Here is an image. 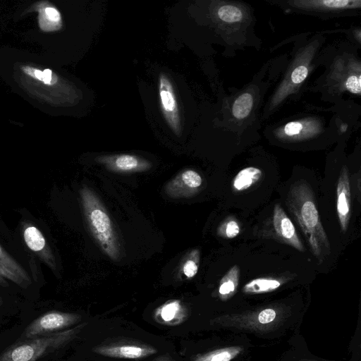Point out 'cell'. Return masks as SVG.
Masks as SVG:
<instances>
[{
  "label": "cell",
  "mask_w": 361,
  "mask_h": 361,
  "mask_svg": "<svg viewBox=\"0 0 361 361\" xmlns=\"http://www.w3.org/2000/svg\"><path fill=\"white\" fill-rule=\"evenodd\" d=\"M286 203L300 225L311 252L319 262H322L330 255V243L310 185L305 180L294 183L290 188Z\"/></svg>",
  "instance_id": "6da1fadb"
},
{
  "label": "cell",
  "mask_w": 361,
  "mask_h": 361,
  "mask_svg": "<svg viewBox=\"0 0 361 361\" xmlns=\"http://www.w3.org/2000/svg\"><path fill=\"white\" fill-rule=\"evenodd\" d=\"M87 224L103 252L111 259L120 258V245L111 218L97 196L88 188L80 190Z\"/></svg>",
  "instance_id": "7a4b0ae2"
},
{
  "label": "cell",
  "mask_w": 361,
  "mask_h": 361,
  "mask_svg": "<svg viewBox=\"0 0 361 361\" xmlns=\"http://www.w3.org/2000/svg\"><path fill=\"white\" fill-rule=\"evenodd\" d=\"M72 333L68 331L23 339L2 353L0 361H38L64 344Z\"/></svg>",
  "instance_id": "3957f363"
},
{
  "label": "cell",
  "mask_w": 361,
  "mask_h": 361,
  "mask_svg": "<svg viewBox=\"0 0 361 361\" xmlns=\"http://www.w3.org/2000/svg\"><path fill=\"white\" fill-rule=\"evenodd\" d=\"M78 316L58 311H50L39 316L32 322L25 329L23 339L33 338L54 334L73 324Z\"/></svg>",
  "instance_id": "277c9868"
},
{
  "label": "cell",
  "mask_w": 361,
  "mask_h": 361,
  "mask_svg": "<svg viewBox=\"0 0 361 361\" xmlns=\"http://www.w3.org/2000/svg\"><path fill=\"white\" fill-rule=\"evenodd\" d=\"M159 94L161 110L165 120L176 135L180 134V111L173 84L168 76L161 73L159 78Z\"/></svg>",
  "instance_id": "5b68a950"
},
{
  "label": "cell",
  "mask_w": 361,
  "mask_h": 361,
  "mask_svg": "<svg viewBox=\"0 0 361 361\" xmlns=\"http://www.w3.org/2000/svg\"><path fill=\"white\" fill-rule=\"evenodd\" d=\"M312 53L305 52L298 58L293 65V68L287 73L278 91L272 99V107L281 102L287 95L305 81L308 74V64Z\"/></svg>",
  "instance_id": "8992f818"
},
{
  "label": "cell",
  "mask_w": 361,
  "mask_h": 361,
  "mask_svg": "<svg viewBox=\"0 0 361 361\" xmlns=\"http://www.w3.org/2000/svg\"><path fill=\"white\" fill-rule=\"evenodd\" d=\"M23 235L25 245L52 271L56 270L54 255L42 233L34 225L25 223Z\"/></svg>",
  "instance_id": "52a82bcc"
},
{
  "label": "cell",
  "mask_w": 361,
  "mask_h": 361,
  "mask_svg": "<svg viewBox=\"0 0 361 361\" xmlns=\"http://www.w3.org/2000/svg\"><path fill=\"white\" fill-rule=\"evenodd\" d=\"M202 184L201 176L194 170L187 169L167 183L165 192L171 197H187L194 194Z\"/></svg>",
  "instance_id": "ba28073f"
},
{
  "label": "cell",
  "mask_w": 361,
  "mask_h": 361,
  "mask_svg": "<svg viewBox=\"0 0 361 361\" xmlns=\"http://www.w3.org/2000/svg\"><path fill=\"white\" fill-rule=\"evenodd\" d=\"M336 209L343 232L348 229L350 219V186L348 171L345 166L341 170L336 188Z\"/></svg>",
  "instance_id": "9c48e42d"
},
{
  "label": "cell",
  "mask_w": 361,
  "mask_h": 361,
  "mask_svg": "<svg viewBox=\"0 0 361 361\" xmlns=\"http://www.w3.org/2000/svg\"><path fill=\"white\" fill-rule=\"evenodd\" d=\"M273 226L276 235L283 241L300 252L305 250L293 222L279 204L274 207Z\"/></svg>",
  "instance_id": "30bf717a"
},
{
  "label": "cell",
  "mask_w": 361,
  "mask_h": 361,
  "mask_svg": "<svg viewBox=\"0 0 361 361\" xmlns=\"http://www.w3.org/2000/svg\"><path fill=\"white\" fill-rule=\"evenodd\" d=\"M97 161L104 164L109 170L117 173L145 171L152 166L151 163L147 160L131 154L102 157Z\"/></svg>",
  "instance_id": "8fae6325"
},
{
  "label": "cell",
  "mask_w": 361,
  "mask_h": 361,
  "mask_svg": "<svg viewBox=\"0 0 361 361\" xmlns=\"http://www.w3.org/2000/svg\"><path fill=\"white\" fill-rule=\"evenodd\" d=\"M0 271L7 279L22 288L31 284V279L25 269L0 245Z\"/></svg>",
  "instance_id": "7c38bea8"
},
{
  "label": "cell",
  "mask_w": 361,
  "mask_h": 361,
  "mask_svg": "<svg viewBox=\"0 0 361 361\" xmlns=\"http://www.w3.org/2000/svg\"><path fill=\"white\" fill-rule=\"evenodd\" d=\"M293 6L316 11H341L360 7V0H305L290 1Z\"/></svg>",
  "instance_id": "4fadbf2b"
},
{
  "label": "cell",
  "mask_w": 361,
  "mask_h": 361,
  "mask_svg": "<svg viewBox=\"0 0 361 361\" xmlns=\"http://www.w3.org/2000/svg\"><path fill=\"white\" fill-rule=\"evenodd\" d=\"M94 351L106 357L136 359L152 355L157 352L154 348H142L136 345H121L101 347Z\"/></svg>",
  "instance_id": "5bb4252c"
},
{
  "label": "cell",
  "mask_w": 361,
  "mask_h": 361,
  "mask_svg": "<svg viewBox=\"0 0 361 361\" xmlns=\"http://www.w3.org/2000/svg\"><path fill=\"white\" fill-rule=\"evenodd\" d=\"M38 23L44 32H52L59 30L62 26L60 12L54 6L40 5L38 7Z\"/></svg>",
  "instance_id": "9a60e30c"
},
{
  "label": "cell",
  "mask_w": 361,
  "mask_h": 361,
  "mask_svg": "<svg viewBox=\"0 0 361 361\" xmlns=\"http://www.w3.org/2000/svg\"><path fill=\"white\" fill-rule=\"evenodd\" d=\"M262 176L260 169L248 166L240 170L233 180V188L235 191L246 190L258 182Z\"/></svg>",
  "instance_id": "2e32d148"
},
{
  "label": "cell",
  "mask_w": 361,
  "mask_h": 361,
  "mask_svg": "<svg viewBox=\"0 0 361 361\" xmlns=\"http://www.w3.org/2000/svg\"><path fill=\"white\" fill-rule=\"evenodd\" d=\"M239 277L240 268L238 265L233 266L222 277L218 290L219 297L222 300H228L235 293Z\"/></svg>",
  "instance_id": "e0dca14e"
},
{
  "label": "cell",
  "mask_w": 361,
  "mask_h": 361,
  "mask_svg": "<svg viewBox=\"0 0 361 361\" xmlns=\"http://www.w3.org/2000/svg\"><path fill=\"white\" fill-rule=\"evenodd\" d=\"M281 286V281L274 278H257L247 283L243 291L247 294H260L272 292Z\"/></svg>",
  "instance_id": "ac0fdd59"
},
{
  "label": "cell",
  "mask_w": 361,
  "mask_h": 361,
  "mask_svg": "<svg viewBox=\"0 0 361 361\" xmlns=\"http://www.w3.org/2000/svg\"><path fill=\"white\" fill-rule=\"evenodd\" d=\"M318 131L319 128L315 124L292 121L283 127L282 134L284 137L296 139L310 137Z\"/></svg>",
  "instance_id": "d6986e66"
},
{
  "label": "cell",
  "mask_w": 361,
  "mask_h": 361,
  "mask_svg": "<svg viewBox=\"0 0 361 361\" xmlns=\"http://www.w3.org/2000/svg\"><path fill=\"white\" fill-rule=\"evenodd\" d=\"M240 346L222 348L203 355L196 356L194 361H231L241 353Z\"/></svg>",
  "instance_id": "ffe728a7"
},
{
  "label": "cell",
  "mask_w": 361,
  "mask_h": 361,
  "mask_svg": "<svg viewBox=\"0 0 361 361\" xmlns=\"http://www.w3.org/2000/svg\"><path fill=\"white\" fill-rule=\"evenodd\" d=\"M254 103L253 96L246 92L238 96L232 105V114L238 119L246 118L250 113Z\"/></svg>",
  "instance_id": "44dd1931"
},
{
  "label": "cell",
  "mask_w": 361,
  "mask_h": 361,
  "mask_svg": "<svg viewBox=\"0 0 361 361\" xmlns=\"http://www.w3.org/2000/svg\"><path fill=\"white\" fill-rule=\"evenodd\" d=\"M21 70L26 75L41 81L46 85H54L57 82L56 76L49 68L41 71L30 66H23Z\"/></svg>",
  "instance_id": "7402d4cb"
},
{
  "label": "cell",
  "mask_w": 361,
  "mask_h": 361,
  "mask_svg": "<svg viewBox=\"0 0 361 361\" xmlns=\"http://www.w3.org/2000/svg\"><path fill=\"white\" fill-rule=\"evenodd\" d=\"M217 15L220 20L226 23H236L243 19L241 9L233 5H224L219 8Z\"/></svg>",
  "instance_id": "603a6c76"
},
{
  "label": "cell",
  "mask_w": 361,
  "mask_h": 361,
  "mask_svg": "<svg viewBox=\"0 0 361 361\" xmlns=\"http://www.w3.org/2000/svg\"><path fill=\"white\" fill-rule=\"evenodd\" d=\"M240 228L236 220L228 219L224 222L218 230L219 235L232 239L238 236L240 233Z\"/></svg>",
  "instance_id": "cb8c5ba5"
},
{
  "label": "cell",
  "mask_w": 361,
  "mask_h": 361,
  "mask_svg": "<svg viewBox=\"0 0 361 361\" xmlns=\"http://www.w3.org/2000/svg\"><path fill=\"white\" fill-rule=\"evenodd\" d=\"M192 257L188 258L183 265V272L188 278H192L196 275L199 267V252L195 250Z\"/></svg>",
  "instance_id": "d4e9b609"
},
{
  "label": "cell",
  "mask_w": 361,
  "mask_h": 361,
  "mask_svg": "<svg viewBox=\"0 0 361 361\" xmlns=\"http://www.w3.org/2000/svg\"><path fill=\"white\" fill-rule=\"evenodd\" d=\"M180 307L178 300H173L164 305L159 310L161 319L165 322L171 321L179 311Z\"/></svg>",
  "instance_id": "484cf974"
},
{
  "label": "cell",
  "mask_w": 361,
  "mask_h": 361,
  "mask_svg": "<svg viewBox=\"0 0 361 361\" xmlns=\"http://www.w3.org/2000/svg\"><path fill=\"white\" fill-rule=\"evenodd\" d=\"M360 75L353 74L347 78L344 82L345 89L355 94H360Z\"/></svg>",
  "instance_id": "4316f807"
},
{
  "label": "cell",
  "mask_w": 361,
  "mask_h": 361,
  "mask_svg": "<svg viewBox=\"0 0 361 361\" xmlns=\"http://www.w3.org/2000/svg\"><path fill=\"white\" fill-rule=\"evenodd\" d=\"M0 286H3V287L8 286V283L7 281L5 279V278L3 276V275L1 274V271H0Z\"/></svg>",
  "instance_id": "83f0119b"
},
{
  "label": "cell",
  "mask_w": 361,
  "mask_h": 361,
  "mask_svg": "<svg viewBox=\"0 0 361 361\" xmlns=\"http://www.w3.org/2000/svg\"><path fill=\"white\" fill-rule=\"evenodd\" d=\"M1 304H2V300H1V298H0V307H1Z\"/></svg>",
  "instance_id": "f1b7e54d"
}]
</instances>
